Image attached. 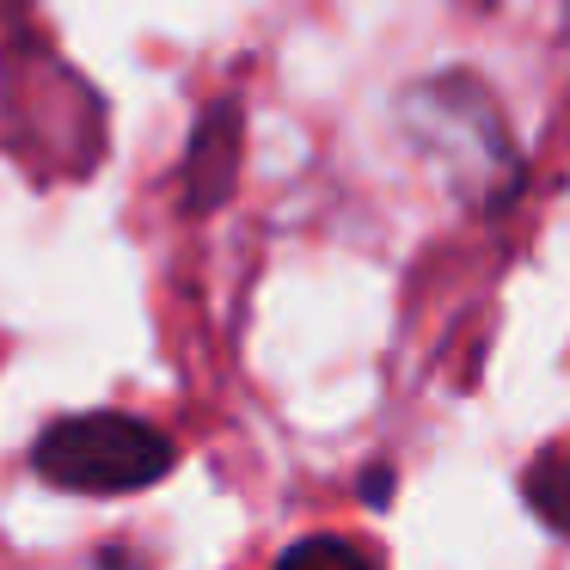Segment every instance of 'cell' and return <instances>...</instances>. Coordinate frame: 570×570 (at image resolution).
<instances>
[{"label":"cell","mask_w":570,"mask_h":570,"mask_svg":"<svg viewBox=\"0 0 570 570\" xmlns=\"http://www.w3.org/2000/svg\"><path fill=\"white\" fill-rule=\"evenodd\" d=\"M362 491H368V503H381V497L393 491V472H386V466H374L368 479H362Z\"/></svg>","instance_id":"5b68a950"},{"label":"cell","mask_w":570,"mask_h":570,"mask_svg":"<svg viewBox=\"0 0 570 570\" xmlns=\"http://www.w3.org/2000/svg\"><path fill=\"white\" fill-rule=\"evenodd\" d=\"M31 466L43 484L75 497H129L160 484L178 466V448L166 430L129 411H87V417H56L31 448Z\"/></svg>","instance_id":"6da1fadb"},{"label":"cell","mask_w":570,"mask_h":570,"mask_svg":"<svg viewBox=\"0 0 570 570\" xmlns=\"http://www.w3.org/2000/svg\"><path fill=\"white\" fill-rule=\"evenodd\" d=\"M521 497L546 528L570 540V442H552L546 454H533V466L521 472Z\"/></svg>","instance_id":"3957f363"},{"label":"cell","mask_w":570,"mask_h":570,"mask_svg":"<svg viewBox=\"0 0 570 570\" xmlns=\"http://www.w3.org/2000/svg\"><path fill=\"white\" fill-rule=\"evenodd\" d=\"M234 173H239V105L222 99L203 111L197 124V141H190V166H185V203L190 215H209L227 203L234 190Z\"/></svg>","instance_id":"7a4b0ae2"},{"label":"cell","mask_w":570,"mask_h":570,"mask_svg":"<svg viewBox=\"0 0 570 570\" xmlns=\"http://www.w3.org/2000/svg\"><path fill=\"white\" fill-rule=\"evenodd\" d=\"M276 570H381L374 564L368 546L344 540V533H313V540H295L283 558H276Z\"/></svg>","instance_id":"277c9868"}]
</instances>
